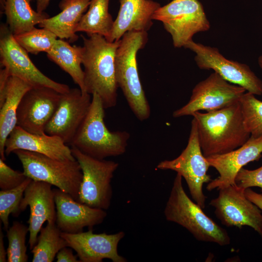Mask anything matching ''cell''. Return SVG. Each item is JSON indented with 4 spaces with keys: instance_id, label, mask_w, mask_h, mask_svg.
I'll return each instance as SVG.
<instances>
[{
    "instance_id": "obj_17",
    "label": "cell",
    "mask_w": 262,
    "mask_h": 262,
    "mask_svg": "<svg viewBox=\"0 0 262 262\" xmlns=\"http://www.w3.org/2000/svg\"><path fill=\"white\" fill-rule=\"evenodd\" d=\"M262 136H250L242 146L230 152L206 158L210 166L214 168L219 176L209 182L207 189L219 190L235 184V178L241 168L250 162L262 157Z\"/></svg>"
},
{
    "instance_id": "obj_5",
    "label": "cell",
    "mask_w": 262,
    "mask_h": 262,
    "mask_svg": "<svg viewBox=\"0 0 262 262\" xmlns=\"http://www.w3.org/2000/svg\"><path fill=\"white\" fill-rule=\"evenodd\" d=\"M182 177L176 176L164 209L165 219L185 228L198 241L217 244L221 246L230 244L227 232L209 217L185 193Z\"/></svg>"
},
{
    "instance_id": "obj_20",
    "label": "cell",
    "mask_w": 262,
    "mask_h": 262,
    "mask_svg": "<svg viewBox=\"0 0 262 262\" xmlns=\"http://www.w3.org/2000/svg\"><path fill=\"white\" fill-rule=\"evenodd\" d=\"M17 149L42 154L61 160H75L71 149L57 136L29 132L16 126L5 144V154L9 156Z\"/></svg>"
},
{
    "instance_id": "obj_27",
    "label": "cell",
    "mask_w": 262,
    "mask_h": 262,
    "mask_svg": "<svg viewBox=\"0 0 262 262\" xmlns=\"http://www.w3.org/2000/svg\"><path fill=\"white\" fill-rule=\"evenodd\" d=\"M61 232L55 222H47V225L42 228L37 241L31 250L33 262H52L58 252L67 246Z\"/></svg>"
},
{
    "instance_id": "obj_19",
    "label": "cell",
    "mask_w": 262,
    "mask_h": 262,
    "mask_svg": "<svg viewBox=\"0 0 262 262\" xmlns=\"http://www.w3.org/2000/svg\"><path fill=\"white\" fill-rule=\"evenodd\" d=\"M56 209L55 224L62 232L77 233L83 228L102 223L107 213L105 210L91 207L74 199L70 195L53 189Z\"/></svg>"
},
{
    "instance_id": "obj_25",
    "label": "cell",
    "mask_w": 262,
    "mask_h": 262,
    "mask_svg": "<svg viewBox=\"0 0 262 262\" xmlns=\"http://www.w3.org/2000/svg\"><path fill=\"white\" fill-rule=\"evenodd\" d=\"M31 0H5L2 13L6 24L14 35L22 34L35 28L49 15L39 13L31 7Z\"/></svg>"
},
{
    "instance_id": "obj_36",
    "label": "cell",
    "mask_w": 262,
    "mask_h": 262,
    "mask_svg": "<svg viewBox=\"0 0 262 262\" xmlns=\"http://www.w3.org/2000/svg\"><path fill=\"white\" fill-rule=\"evenodd\" d=\"M4 235L2 231V229H0V262H7V249L6 250L4 241H3Z\"/></svg>"
},
{
    "instance_id": "obj_39",
    "label": "cell",
    "mask_w": 262,
    "mask_h": 262,
    "mask_svg": "<svg viewBox=\"0 0 262 262\" xmlns=\"http://www.w3.org/2000/svg\"><path fill=\"white\" fill-rule=\"evenodd\" d=\"M258 63L259 66L262 69V55L259 57L258 59Z\"/></svg>"
},
{
    "instance_id": "obj_11",
    "label": "cell",
    "mask_w": 262,
    "mask_h": 262,
    "mask_svg": "<svg viewBox=\"0 0 262 262\" xmlns=\"http://www.w3.org/2000/svg\"><path fill=\"white\" fill-rule=\"evenodd\" d=\"M195 53L194 58L200 69H212L227 81L245 88L255 95L262 94V81L246 64L229 60L214 47L193 40L184 47Z\"/></svg>"
},
{
    "instance_id": "obj_18",
    "label": "cell",
    "mask_w": 262,
    "mask_h": 262,
    "mask_svg": "<svg viewBox=\"0 0 262 262\" xmlns=\"http://www.w3.org/2000/svg\"><path fill=\"white\" fill-rule=\"evenodd\" d=\"M52 185L32 180L25 189L19 205L20 213L29 206L30 215L27 221L29 232L28 244L31 250L35 245L38 234L44 223L55 222L56 209Z\"/></svg>"
},
{
    "instance_id": "obj_9",
    "label": "cell",
    "mask_w": 262,
    "mask_h": 262,
    "mask_svg": "<svg viewBox=\"0 0 262 262\" xmlns=\"http://www.w3.org/2000/svg\"><path fill=\"white\" fill-rule=\"evenodd\" d=\"M209 167L200 147L196 123L193 117L185 148L178 157L161 161L156 168L163 170H173L179 174L185 180L192 198L204 209L207 197L203 193V186L212 180L207 174Z\"/></svg>"
},
{
    "instance_id": "obj_12",
    "label": "cell",
    "mask_w": 262,
    "mask_h": 262,
    "mask_svg": "<svg viewBox=\"0 0 262 262\" xmlns=\"http://www.w3.org/2000/svg\"><path fill=\"white\" fill-rule=\"evenodd\" d=\"M246 91L214 72L195 85L189 101L173 112V116H192L200 110L210 112L227 107L238 102Z\"/></svg>"
},
{
    "instance_id": "obj_31",
    "label": "cell",
    "mask_w": 262,
    "mask_h": 262,
    "mask_svg": "<svg viewBox=\"0 0 262 262\" xmlns=\"http://www.w3.org/2000/svg\"><path fill=\"white\" fill-rule=\"evenodd\" d=\"M32 180L28 177L18 186L7 190L0 191V219L4 229L9 228V216H18L20 214L19 205L24 193Z\"/></svg>"
},
{
    "instance_id": "obj_10",
    "label": "cell",
    "mask_w": 262,
    "mask_h": 262,
    "mask_svg": "<svg viewBox=\"0 0 262 262\" xmlns=\"http://www.w3.org/2000/svg\"><path fill=\"white\" fill-rule=\"evenodd\" d=\"M28 53L16 41L7 25L2 23L0 27V66L9 76L18 78L32 87H49L61 94L69 90L68 85L56 82L42 73Z\"/></svg>"
},
{
    "instance_id": "obj_6",
    "label": "cell",
    "mask_w": 262,
    "mask_h": 262,
    "mask_svg": "<svg viewBox=\"0 0 262 262\" xmlns=\"http://www.w3.org/2000/svg\"><path fill=\"white\" fill-rule=\"evenodd\" d=\"M13 153L20 161L27 177L55 186L79 201L82 173L76 159L61 160L22 149Z\"/></svg>"
},
{
    "instance_id": "obj_4",
    "label": "cell",
    "mask_w": 262,
    "mask_h": 262,
    "mask_svg": "<svg viewBox=\"0 0 262 262\" xmlns=\"http://www.w3.org/2000/svg\"><path fill=\"white\" fill-rule=\"evenodd\" d=\"M147 41V32L130 31L120 39L115 57V76L132 112L140 121L147 119L150 108L140 81L137 63L138 51Z\"/></svg>"
},
{
    "instance_id": "obj_1",
    "label": "cell",
    "mask_w": 262,
    "mask_h": 262,
    "mask_svg": "<svg viewBox=\"0 0 262 262\" xmlns=\"http://www.w3.org/2000/svg\"><path fill=\"white\" fill-rule=\"evenodd\" d=\"M83 40L82 64L84 66L85 92L97 94L105 109L115 107L118 87L115 76V57L120 40L110 42L101 35L94 34Z\"/></svg>"
},
{
    "instance_id": "obj_24",
    "label": "cell",
    "mask_w": 262,
    "mask_h": 262,
    "mask_svg": "<svg viewBox=\"0 0 262 262\" xmlns=\"http://www.w3.org/2000/svg\"><path fill=\"white\" fill-rule=\"evenodd\" d=\"M47 53L50 60L70 75L82 92H86L84 71L81 67L83 47L71 46L64 39H59Z\"/></svg>"
},
{
    "instance_id": "obj_13",
    "label": "cell",
    "mask_w": 262,
    "mask_h": 262,
    "mask_svg": "<svg viewBox=\"0 0 262 262\" xmlns=\"http://www.w3.org/2000/svg\"><path fill=\"white\" fill-rule=\"evenodd\" d=\"M245 190L236 184L221 188L210 205L223 225L239 228L249 226L262 237V211L246 197Z\"/></svg>"
},
{
    "instance_id": "obj_32",
    "label": "cell",
    "mask_w": 262,
    "mask_h": 262,
    "mask_svg": "<svg viewBox=\"0 0 262 262\" xmlns=\"http://www.w3.org/2000/svg\"><path fill=\"white\" fill-rule=\"evenodd\" d=\"M0 159V188L7 190L15 188L22 184L27 177L24 173L15 170Z\"/></svg>"
},
{
    "instance_id": "obj_23",
    "label": "cell",
    "mask_w": 262,
    "mask_h": 262,
    "mask_svg": "<svg viewBox=\"0 0 262 262\" xmlns=\"http://www.w3.org/2000/svg\"><path fill=\"white\" fill-rule=\"evenodd\" d=\"M91 0H61L59 4L61 12L49 17L38 24L42 28L53 33L57 37L73 43L77 40L76 29L86 13Z\"/></svg>"
},
{
    "instance_id": "obj_22",
    "label": "cell",
    "mask_w": 262,
    "mask_h": 262,
    "mask_svg": "<svg viewBox=\"0 0 262 262\" xmlns=\"http://www.w3.org/2000/svg\"><path fill=\"white\" fill-rule=\"evenodd\" d=\"M32 86L25 81L10 76L4 87L0 89V156L6 160L5 144L16 126V114L24 94Z\"/></svg>"
},
{
    "instance_id": "obj_28",
    "label": "cell",
    "mask_w": 262,
    "mask_h": 262,
    "mask_svg": "<svg viewBox=\"0 0 262 262\" xmlns=\"http://www.w3.org/2000/svg\"><path fill=\"white\" fill-rule=\"evenodd\" d=\"M243 124L250 136H262V101L255 95L245 92L239 100Z\"/></svg>"
},
{
    "instance_id": "obj_37",
    "label": "cell",
    "mask_w": 262,
    "mask_h": 262,
    "mask_svg": "<svg viewBox=\"0 0 262 262\" xmlns=\"http://www.w3.org/2000/svg\"><path fill=\"white\" fill-rule=\"evenodd\" d=\"M36 11L39 13L44 12L49 6L50 0H35Z\"/></svg>"
},
{
    "instance_id": "obj_3",
    "label": "cell",
    "mask_w": 262,
    "mask_h": 262,
    "mask_svg": "<svg viewBox=\"0 0 262 262\" xmlns=\"http://www.w3.org/2000/svg\"><path fill=\"white\" fill-rule=\"evenodd\" d=\"M104 109L100 97L92 95L89 111L70 146L98 159L117 156L126 151L130 134L126 131H112L104 122Z\"/></svg>"
},
{
    "instance_id": "obj_40",
    "label": "cell",
    "mask_w": 262,
    "mask_h": 262,
    "mask_svg": "<svg viewBox=\"0 0 262 262\" xmlns=\"http://www.w3.org/2000/svg\"><path fill=\"white\" fill-rule=\"evenodd\" d=\"M31 0L33 1V0Z\"/></svg>"
},
{
    "instance_id": "obj_21",
    "label": "cell",
    "mask_w": 262,
    "mask_h": 262,
    "mask_svg": "<svg viewBox=\"0 0 262 262\" xmlns=\"http://www.w3.org/2000/svg\"><path fill=\"white\" fill-rule=\"evenodd\" d=\"M120 7L111 35L110 42L119 40L130 31L147 32L152 26V16L160 4L152 0H119Z\"/></svg>"
},
{
    "instance_id": "obj_35",
    "label": "cell",
    "mask_w": 262,
    "mask_h": 262,
    "mask_svg": "<svg viewBox=\"0 0 262 262\" xmlns=\"http://www.w3.org/2000/svg\"><path fill=\"white\" fill-rule=\"evenodd\" d=\"M245 195L262 211V195L252 190L250 188L245 190Z\"/></svg>"
},
{
    "instance_id": "obj_14",
    "label": "cell",
    "mask_w": 262,
    "mask_h": 262,
    "mask_svg": "<svg viewBox=\"0 0 262 262\" xmlns=\"http://www.w3.org/2000/svg\"><path fill=\"white\" fill-rule=\"evenodd\" d=\"M92 95L80 88L62 93L58 107L45 129L46 134L61 138L70 145L90 108Z\"/></svg>"
},
{
    "instance_id": "obj_16",
    "label": "cell",
    "mask_w": 262,
    "mask_h": 262,
    "mask_svg": "<svg viewBox=\"0 0 262 262\" xmlns=\"http://www.w3.org/2000/svg\"><path fill=\"white\" fill-rule=\"evenodd\" d=\"M67 246L73 249L80 262H102L108 259L113 262H126L117 251L119 242L125 236L121 231L116 233H94L92 229L85 232L68 233L61 232Z\"/></svg>"
},
{
    "instance_id": "obj_2",
    "label": "cell",
    "mask_w": 262,
    "mask_h": 262,
    "mask_svg": "<svg viewBox=\"0 0 262 262\" xmlns=\"http://www.w3.org/2000/svg\"><path fill=\"white\" fill-rule=\"evenodd\" d=\"M192 116L196 121L200 147L205 157L233 150L250 136L243 124L239 101L217 110L198 111Z\"/></svg>"
},
{
    "instance_id": "obj_26",
    "label": "cell",
    "mask_w": 262,
    "mask_h": 262,
    "mask_svg": "<svg viewBox=\"0 0 262 262\" xmlns=\"http://www.w3.org/2000/svg\"><path fill=\"white\" fill-rule=\"evenodd\" d=\"M110 0H91L88 10L77 25L76 32L85 33L87 36L98 34L108 40L114 21L109 12Z\"/></svg>"
},
{
    "instance_id": "obj_33",
    "label": "cell",
    "mask_w": 262,
    "mask_h": 262,
    "mask_svg": "<svg viewBox=\"0 0 262 262\" xmlns=\"http://www.w3.org/2000/svg\"><path fill=\"white\" fill-rule=\"evenodd\" d=\"M235 184L244 189L253 187L262 190V166L254 170L242 168L236 176Z\"/></svg>"
},
{
    "instance_id": "obj_30",
    "label": "cell",
    "mask_w": 262,
    "mask_h": 262,
    "mask_svg": "<svg viewBox=\"0 0 262 262\" xmlns=\"http://www.w3.org/2000/svg\"><path fill=\"white\" fill-rule=\"evenodd\" d=\"M28 232V226L17 221H14L6 231L8 241L7 249L8 262L28 261L26 239Z\"/></svg>"
},
{
    "instance_id": "obj_8",
    "label": "cell",
    "mask_w": 262,
    "mask_h": 262,
    "mask_svg": "<svg viewBox=\"0 0 262 262\" xmlns=\"http://www.w3.org/2000/svg\"><path fill=\"white\" fill-rule=\"evenodd\" d=\"M71 149L82 173L79 201L91 207L108 210L113 195L111 181L118 163L93 158L75 147Z\"/></svg>"
},
{
    "instance_id": "obj_7",
    "label": "cell",
    "mask_w": 262,
    "mask_h": 262,
    "mask_svg": "<svg viewBox=\"0 0 262 262\" xmlns=\"http://www.w3.org/2000/svg\"><path fill=\"white\" fill-rule=\"evenodd\" d=\"M152 19L163 23L177 48L184 47L195 34L210 29V22L198 0H172L160 6Z\"/></svg>"
},
{
    "instance_id": "obj_29",
    "label": "cell",
    "mask_w": 262,
    "mask_h": 262,
    "mask_svg": "<svg viewBox=\"0 0 262 262\" xmlns=\"http://www.w3.org/2000/svg\"><path fill=\"white\" fill-rule=\"evenodd\" d=\"M14 36L17 43L28 53L35 55L41 52L47 53L57 39V36L53 33L42 28H35Z\"/></svg>"
},
{
    "instance_id": "obj_38",
    "label": "cell",
    "mask_w": 262,
    "mask_h": 262,
    "mask_svg": "<svg viewBox=\"0 0 262 262\" xmlns=\"http://www.w3.org/2000/svg\"><path fill=\"white\" fill-rule=\"evenodd\" d=\"M5 0H0V12H3L4 5L5 4Z\"/></svg>"
},
{
    "instance_id": "obj_15",
    "label": "cell",
    "mask_w": 262,
    "mask_h": 262,
    "mask_svg": "<svg viewBox=\"0 0 262 262\" xmlns=\"http://www.w3.org/2000/svg\"><path fill=\"white\" fill-rule=\"evenodd\" d=\"M61 95L49 87L31 88L19 104L16 126L30 133H46V126L58 107Z\"/></svg>"
},
{
    "instance_id": "obj_34",
    "label": "cell",
    "mask_w": 262,
    "mask_h": 262,
    "mask_svg": "<svg viewBox=\"0 0 262 262\" xmlns=\"http://www.w3.org/2000/svg\"><path fill=\"white\" fill-rule=\"evenodd\" d=\"M57 262H80L78 256L73 254L72 248L66 246L61 249L56 256Z\"/></svg>"
}]
</instances>
